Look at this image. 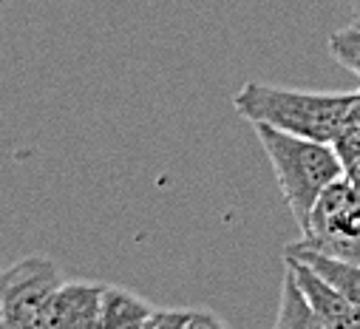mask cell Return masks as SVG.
Here are the masks:
<instances>
[{"label": "cell", "mask_w": 360, "mask_h": 329, "mask_svg": "<svg viewBox=\"0 0 360 329\" xmlns=\"http://www.w3.org/2000/svg\"><path fill=\"white\" fill-rule=\"evenodd\" d=\"M252 128L258 134V142L269 164H273L281 196L295 224L304 230L323 191L335 185L340 176H346V164L340 153L335 150L332 142L295 136V134L269 128V125H252Z\"/></svg>", "instance_id": "1"}, {"label": "cell", "mask_w": 360, "mask_h": 329, "mask_svg": "<svg viewBox=\"0 0 360 329\" xmlns=\"http://www.w3.org/2000/svg\"><path fill=\"white\" fill-rule=\"evenodd\" d=\"M354 103L349 94H321L301 89H278L266 82H247L233 97L236 111L252 125H269L295 136L332 142Z\"/></svg>", "instance_id": "2"}, {"label": "cell", "mask_w": 360, "mask_h": 329, "mask_svg": "<svg viewBox=\"0 0 360 329\" xmlns=\"http://www.w3.org/2000/svg\"><path fill=\"white\" fill-rule=\"evenodd\" d=\"M63 276L46 256L15 262L0 278V329H49L51 298Z\"/></svg>", "instance_id": "3"}, {"label": "cell", "mask_w": 360, "mask_h": 329, "mask_svg": "<svg viewBox=\"0 0 360 329\" xmlns=\"http://www.w3.org/2000/svg\"><path fill=\"white\" fill-rule=\"evenodd\" d=\"M298 244L332 259L360 264V188L349 176H340L323 191L312 207L309 224L301 230Z\"/></svg>", "instance_id": "4"}, {"label": "cell", "mask_w": 360, "mask_h": 329, "mask_svg": "<svg viewBox=\"0 0 360 329\" xmlns=\"http://www.w3.org/2000/svg\"><path fill=\"white\" fill-rule=\"evenodd\" d=\"M105 287L94 281H63L51 298L49 329H100Z\"/></svg>", "instance_id": "5"}, {"label": "cell", "mask_w": 360, "mask_h": 329, "mask_svg": "<svg viewBox=\"0 0 360 329\" xmlns=\"http://www.w3.org/2000/svg\"><path fill=\"white\" fill-rule=\"evenodd\" d=\"M284 264L295 276L298 287L318 309V315L329 323V329H360V309L349 298H343L326 278H321L309 264H304L295 256H284Z\"/></svg>", "instance_id": "6"}, {"label": "cell", "mask_w": 360, "mask_h": 329, "mask_svg": "<svg viewBox=\"0 0 360 329\" xmlns=\"http://www.w3.org/2000/svg\"><path fill=\"white\" fill-rule=\"evenodd\" d=\"M284 256H295L304 264H309L321 278H326L343 298H349L357 309H360V264L357 262H343V259H332L323 253H315L304 244H290Z\"/></svg>", "instance_id": "7"}, {"label": "cell", "mask_w": 360, "mask_h": 329, "mask_svg": "<svg viewBox=\"0 0 360 329\" xmlns=\"http://www.w3.org/2000/svg\"><path fill=\"white\" fill-rule=\"evenodd\" d=\"M153 307L125 287H105L100 329H145Z\"/></svg>", "instance_id": "8"}, {"label": "cell", "mask_w": 360, "mask_h": 329, "mask_svg": "<svg viewBox=\"0 0 360 329\" xmlns=\"http://www.w3.org/2000/svg\"><path fill=\"white\" fill-rule=\"evenodd\" d=\"M273 329H329V323L318 315V309L309 304L304 290L298 287L295 276L287 270L284 284H281V298H278V315Z\"/></svg>", "instance_id": "9"}, {"label": "cell", "mask_w": 360, "mask_h": 329, "mask_svg": "<svg viewBox=\"0 0 360 329\" xmlns=\"http://www.w3.org/2000/svg\"><path fill=\"white\" fill-rule=\"evenodd\" d=\"M332 145L340 153L343 164H352L360 156V89L354 91V103H352V108H349L338 136L332 139Z\"/></svg>", "instance_id": "10"}, {"label": "cell", "mask_w": 360, "mask_h": 329, "mask_svg": "<svg viewBox=\"0 0 360 329\" xmlns=\"http://www.w3.org/2000/svg\"><path fill=\"white\" fill-rule=\"evenodd\" d=\"M329 54L360 77V26H346L329 34Z\"/></svg>", "instance_id": "11"}, {"label": "cell", "mask_w": 360, "mask_h": 329, "mask_svg": "<svg viewBox=\"0 0 360 329\" xmlns=\"http://www.w3.org/2000/svg\"><path fill=\"white\" fill-rule=\"evenodd\" d=\"M193 309H153L145 329H188Z\"/></svg>", "instance_id": "12"}, {"label": "cell", "mask_w": 360, "mask_h": 329, "mask_svg": "<svg viewBox=\"0 0 360 329\" xmlns=\"http://www.w3.org/2000/svg\"><path fill=\"white\" fill-rule=\"evenodd\" d=\"M188 329H227V323H224L216 312L193 309V315H191V321H188Z\"/></svg>", "instance_id": "13"}, {"label": "cell", "mask_w": 360, "mask_h": 329, "mask_svg": "<svg viewBox=\"0 0 360 329\" xmlns=\"http://www.w3.org/2000/svg\"><path fill=\"white\" fill-rule=\"evenodd\" d=\"M346 176H349V179H352V182L360 188V156H357L352 164H346Z\"/></svg>", "instance_id": "14"}, {"label": "cell", "mask_w": 360, "mask_h": 329, "mask_svg": "<svg viewBox=\"0 0 360 329\" xmlns=\"http://www.w3.org/2000/svg\"><path fill=\"white\" fill-rule=\"evenodd\" d=\"M352 9H354V23L360 26V0H352Z\"/></svg>", "instance_id": "15"}]
</instances>
